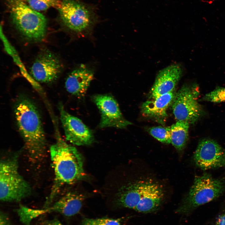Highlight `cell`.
<instances>
[{"label": "cell", "mask_w": 225, "mask_h": 225, "mask_svg": "<svg viewBox=\"0 0 225 225\" xmlns=\"http://www.w3.org/2000/svg\"><path fill=\"white\" fill-rule=\"evenodd\" d=\"M56 138L55 143L50 149L54 179L50 194L45 202L44 208L53 203L63 187L75 183L85 175L83 160L80 153L59 134Z\"/></svg>", "instance_id": "obj_1"}, {"label": "cell", "mask_w": 225, "mask_h": 225, "mask_svg": "<svg viewBox=\"0 0 225 225\" xmlns=\"http://www.w3.org/2000/svg\"><path fill=\"white\" fill-rule=\"evenodd\" d=\"M14 112L18 131L30 159L39 161L44 156L46 140L41 117L35 103L24 95L16 98Z\"/></svg>", "instance_id": "obj_2"}, {"label": "cell", "mask_w": 225, "mask_h": 225, "mask_svg": "<svg viewBox=\"0 0 225 225\" xmlns=\"http://www.w3.org/2000/svg\"><path fill=\"white\" fill-rule=\"evenodd\" d=\"M225 192V178H216L208 173L196 176L188 192L176 212L188 215L199 207L216 199Z\"/></svg>", "instance_id": "obj_3"}, {"label": "cell", "mask_w": 225, "mask_h": 225, "mask_svg": "<svg viewBox=\"0 0 225 225\" xmlns=\"http://www.w3.org/2000/svg\"><path fill=\"white\" fill-rule=\"evenodd\" d=\"M13 24L26 38L40 41L45 37L47 22L45 17L32 9L25 0H6Z\"/></svg>", "instance_id": "obj_4"}, {"label": "cell", "mask_w": 225, "mask_h": 225, "mask_svg": "<svg viewBox=\"0 0 225 225\" xmlns=\"http://www.w3.org/2000/svg\"><path fill=\"white\" fill-rule=\"evenodd\" d=\"M58 10L63 24L78 36L88 35L98 22L94 7L81 0H62Z\"/></svg>", "instance_id": "obj_5"}, {"label": "cell", "mask_w": 225, "mask_h": 225, "mask_svg": "<svg viewBox=\"0 0 225 225\" xmlns=\"http://www.w3.org/2000/svg\"><path fill=\"white\" fill-rule=\"evenodd\" d=\"M19 153L1 161L0 199L3 202H19L31 193L29 183L18 170Z\"/></svg>", "instance_id": "obj_6"}, {"label": "cell", "mask_w": 225, "mask_h": 225, "mask_svg": "<svg viewBox=\"0 0 225 225\" xmlns=\"http://www.w3.org/2000/svg\"><path fill=\"white\" fill-rule=\"evenodd\" d=\"M199 87L195 84L183 86L175 94L172 109L177 121L193 124L202 115V110L198 102Z\"/></svg>", "instance_id": "obj_7"}, {"label": "cell", "mask_w": 225, "mask_h": 225, "mask_svg": "<svg viewBox=\"0 0 225 225\" xmlns=\"http://www.w3.org/2000/svg\"><path fill=\"white\" fill-rule=\"evenodd\" d=\"M92 100L101 114L99 128L122 129L131 124L123 117L117 101L112 96L97 94L93 96Z\"/></svg>", "instance_id": "obj_8"}, {"label": "cell", "mask_w": 225, "mask_h": 225, "mask_svg": "<svg viewBox=\"0 0 225 225\" xmlns=\"http://www.w3.org/2000/svg\"><path fill=\"white\" fill-rule=\"evenodd\" d=\"M58 108L66 140L78 146L91 144L94 140L92 131L80 119L68 112L62 104Z\"/></svg>", "instance_id": "obj_9"}, {"label": "cell", "mask_w": 225, "mask_h": 225, "mask_svg": "<svg viewBox=\"0 0 225 225\" xmlns=\"http://www.w3.org/2000/svg\"><path fill=\"white\" fill-rule=\"evenodd\" d=\"M193 160L195 165L203 170L225 168V150L213 140L203 139L198 143Z\"/></svg>", "instance_id": "obj_10"}, {"label": "cell", "mask_w": 225, "mask_h": 225, "mask_svg": "<svg viewBox=\"0 0 225 225\" xmlns=\"http://www.w3.org/2000/svg\"><path fill=\"white\" fill-rule=\"evenodd\" d=\"M62 64L54 53L48 50L39 53L30 68V73L37 81L49 83L56 80L60 75Z\"/></svg>", "instance_id": "obj_11"}, {"label": "cell", "mask_w": 225, "mask_h": 225, "mask_svg": "<svg viewBox=\"0 0 225 225\" xmlns=\"http://www.w3.org/2000/svg\"><path fill=\"white\" fill-rule=\"evenodd\" d=\"M182 73V68L178 64L169 66L160 70L151 89L152 98L173 92Z\"/></svg>", "instance_id": "obj_12"}, {"label": "cell", "mask_w": 225, "mask_h": 225, "mask_svg": "<svg viewBox=\"0 0 225 225\" xmlns=\"http://www.w3.org/2000/svg\"><path fill=\"white\" fill-rule=\"evenodd\" d=\"M153 182L151 181H140L122 186L116 195L115 203L120 208L134 209Z\"/></svg>", "instance_id": "obj_13"}, {"label": "cell", "mask_w": 225, "mask_h": 225, "mask_svg": "<svg viewBox=\"0 0 225 225\" xmlns=\"http://www.w3.org/2000/svg\"><path fill=\"white\" fill-rule=\"evenodd\" d=\"M94 72L85 65H81L73 70L67 77L65 82L67 91L81 98L84 97L94 78Z\"/></svg>", "instance_id": "obj_14"}, {"label": "cell", "mask_w": 225, "mask_h": 225, "mask_svg": "<svg viewBox=\"0 0 225 225\" xmlns=\"http://www.w3.org/2000/svg\"><path fill=\"white\" fill-rule=\"evenodd\" d=\"M85 197L75 192H68L45 208L47 213L55 212L67 217L75 215L80 211Z\"/></svg>", "instance_id": "obj_15"}, {"label": "cell", "mask_w": 225, "mask_h": 225, "mask_svg": "<svg viewBox=\"0 0 225 225\" xmlns=\"http://www.w3.org/2000/svg\"><path fill=\"white\" fill-rule=\"evenodd\" d=\"M175 94L173 92L159 96L152 100L147 101L141 106V112L144 116L161 120L167 116V111L173 102Z\"/></svg>", "instance_id": "obj_16"}, {"label": "cell", "mask_w": 225, "mask_h": 225, "mask_svg": "<svg viewBox=\"0 0 225 225\" xmlns=\"http://www.w3.org/2000/svg\"><path fill=\"white\" fill-rule=\"evenodd\" d=\"M164 193L162 187L153 182L152 186L142 197L134 209L140 212L147 213L154 212L160 207Z\"/></svg>", "instance_id": "obj_17"}, {"label": "cell", "mask_w": 225, "mask_h": 225, "mask_svg": "<svg viewBox=\"0 0 225 225\" xmlns=\"http://www.w3.org/2000/svg\"><path fill=\"white\" fill-rule=\"evenodd\" d=\"M189 123L177 121L171 127V143L179 152L185 148L188 140Z\"/></svg>", "instance_id": "obj_18"}, {"label": "cell", "mask_w": 225, "mask_h": 225, "mask_svg": "<svg viewBox=\"0 0 225 225\" xmlns=\"http://www.w3.org/2000/svg\"><path fill=\"white\" fill-rule=\"evenodd\" d=\"M20 221L24 225H30L32 221L40 215L47 213L44 208L36 209L20 205L17 210Z\"/></svg>", "instance_id": "obj_19"}, {"label": "cell", "mask_w": 225, "mask_h": 225, "mask_svg": "<svg viewBox=\"0 0 225 225\" xmlns=\"http://www.w3.org/2000/svg\"><path fill=\"white\" fill-rule=\"evenodd\" d=\"M148 132L154 138L164 143H171V127L161 126L149 128Z\"/></svg>", "instance_id": "obj_20"}, {"label": "cell", "mask_w": 225, "mask_h": 225, "mask_svg": "<svg viewBox=\"0 0 225 225\" xmlns=\"http://www.w3.org/2000/svg\"><path fill=\"white\" fill-rule=\"evenodd\" d=\"M33 10L38 11L47 10L50 8L58 9L61 7V0H25Z\"/></svg>", "instance_id": "obj_21"}, {"label": "cell", "mask_w": 225, "mask_h": 225, "mask_svg": "<svg viewBox=\"0 0 225 225\" xmlns=\"http://www.w3.org/2000/svg\"><path fill=\"white\" fill-rule=\"evenodd\" d=\"M201 100L214 103L225 102V88L217 87L213 91L206 94Z\"/></svg>", "instance_id": "obj_22"}, {"label": "cell", "mask_w": 225, "mask_h": 225, "mask_svg": "<svg viewBox=\"0 0 225 225\" xmlns=\"http://www.w3.org/2000/svg\"><path fill=\"white\" fill-rule=\"evenodd\" d=\"M81 225H121L120 219L107 218H85Z\"/></svg>", "instance_id": "obj_23"}, {"label": "cell", "mask_w": 225, "mask_h": 225, "mask_svg": "<svg viewBox=\"0 0 225 225\" xmlns=\"http://www.w3.org/2000/svg\"><path fill=\"white\" fill-rule=\"evenodd\" d=\"M207 225H225V206L219 210Z\"/></svg>", "instance_id": "obj_24"}, {"label": "cell", "mask_w": 225, "mask_h": 225, "mask_svg": "<svg viewBox=\"0 0 225 225\" xmlns=\"http://www.w3.org/2000/svg\"><path fill=\"white\" fill-rule=\"evenodd\" d=\"M0 225H12L7 215L2 212L0 214Z\"/></svg>", "instance_id": "obj_25"}, {"label": "cell", "mask_w": 225, "mask_h": 225, "mask_svg": "<svg viewBox=\"0 0 225 225\" xmlns=\"http://www.w3.org/2000/svg\"><path fill=\"white\" fill-rule=\"evenodd\" d=\"M43 225H63L60 221L56 219L47 220L44 223Z\"/></svg>", "instance_id": "obj_26"}]
</instances>
